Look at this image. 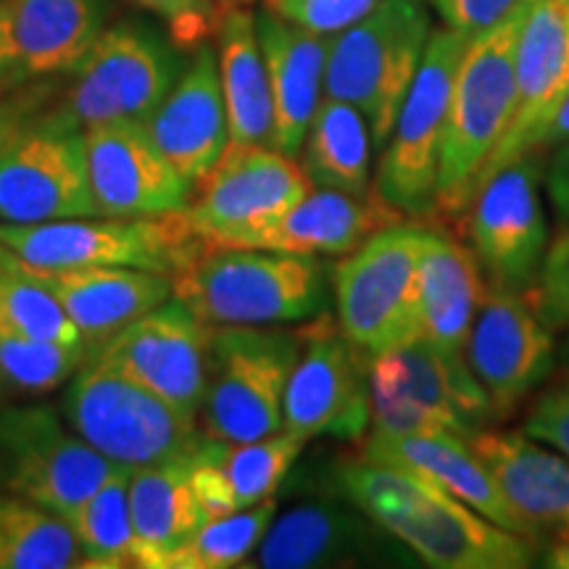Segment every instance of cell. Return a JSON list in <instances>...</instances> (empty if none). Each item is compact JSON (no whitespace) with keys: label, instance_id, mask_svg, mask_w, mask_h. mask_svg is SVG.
Returning a JSON list of instances; mask_svg holds the SVG:
<instances>
[{"label":"cell","instance_id":"1","mask_svg":"<svg viewBox=\"0 0 569 569\" xmlns=\"http://www.w3.org/2000/svg\"><path fill=\"white\" fill-rule=\"evenodd\" d=\"M340 493L427 567L525 569L536 540L490 522L407 469L353 461L338 469Z\"/></svg>","mask_w":569,"mask_h":569},{"label":"cell","instance_id":"2","mask_svg":"<svg viewBox=\"0 0 569 569\" xmlns=\"http://www.w3.org/2000/svg\"><path fill=\"white\" fill-rule=\"evenodd\" d=\"M172 284L174 298L211 327L306 322L327 298L317 256L264 248H203Z\"/></svg>","mask_w":569,"mask_h":569},{"label":"cell","instance_id":"3","mask_svg":"<svg viewBox=\"0 0 569 569\" xmlns=\"http://www.w3.org/2000/svg\"><path fill=\"white\" fill-rule=\"evenodd\" d=\"M528 9L469 40L453 80L438 163L436 213L461 217L515 113L517 40Z\"/></svg>","mask_w":569,"mask_h":569},{"label":"cell","instance_id":"4","mask_svg":"<svg viewBox=\"0 0 569 569\" xmlns=\"http://www.w3.org/2000/svg\"><path fill=\"white\" fill-rule=\"evenodd\" d=\"M430 34L422 0H380L365 19L332 34L325 96L365 113L377 151L390 138Z\"/></svg>","mask_w":569,"mask_h":569},{"label":"cell","instance_id":"5","mask_svg":"<svg viewBox=\"0 0 569 569\" xmlns=\"http://www.w3.org/2000/svg\"><path fill=\"white\" fill-rule=\"evenodd\" d=\"M61 411L98 453L130 469L190 457L206 440L198 419L92 353L67 382Z\"/></svg>","mask_w":569,"mask_h":569},{"label":"cell","instance_id":"6","mask_svg":"<svg viewBox=\"0 0 569 569\" xmlns=\"http://www.w3.org/2000/svg\"><path fill=\"white\" fill-rule=\"evenodd\" d=\"M0 240L34 269L127 267L169 277L209 248L184 211L161 217L96 213L27 227L0 224Z\"/></svg>","mask_w":569,"mask_h":569},{"label":"cell","instance_id":"7","mask_svg":"<svg viewBox=\"0 0 569 569\" xmlns=\"http://www.w3.org/2000/svg\"><path fill=\"white\" fill-rule=\"evenodd\" d=\"M303 330L213 327L198 427L206 438L248 443L282 430V403Z\"/></svg>","mask_w":569,"mask_h":569},{"label":"cell","instance_id":"8","mask_svg":"<svg viewBox=\"0 0 569 569\" xmlns=\"http://www.w3.org/2000/svg\"><path fill=\"white\" fill-rule=\"evenodd\" d=\"M467 34L438 30L427 40L415 82L398 109L377 163L375 193L411 222L436 219L440 146L457 69L469 46Z\"/></svg>","mask_w":569,"mask_h":569},{"label":"cell","instance_id":"9","mask_svg":"<svg viewBox=\"0 0 569 569\" xmlns=\"http://www.w3.org/2000/svg\"><path fill=\"white\" fill-rule=\"evenodd\" d=\"M427 227H382L346 253L332 272L338 327L367 356L419 338L417 269Z\"/></svg>","mask_w":569,"mask_h":569},{"label":"cell","instance_id":"10","mask_svg":"<svg viewBox=\"0 0 569 569\" xmlns=\"http://www.w3.org/2000/svg\"><path fill=\"white\" fill-rule=\"evenodd\" d=\"M122 465L106 459L48 403L0 409V490L67 517Z\"/></svg>","mask_w":569,"mask_h":569},{"label":"cell","instance_id":"11","mask_svg":"<svg viewBox=\"0 0 569 569\" xmlns=\"http://www.w3.org/2000/svg\"><path fill=\"white\" fill-rule=\"evenodd\" d=\"M180 48L151 27L119 21L74 69L67 109L56 119L71 127L146 122L182 74Z\"/></svg>","mask_w":569,"mask_h":569},{"label":"cell","instance_id":"12","mask_svg":"<svg viewBox=\"0 0 569 569\" xmlns=\"http://www.w3.org/2000/svg\"><path fill=\"white\" fill-rule=\"evenodd\" d=\"M540 156L522 153L480 184L467 209V238L490 288L530 293L549 248Z\"/></svg>","mask_w":569,"mask_h":569},{"label":"cell","instance_id":"13","mask_svg":"<svg viewBox=\"0 0 569 569\" xmlns=\"http://www.w3.org/2000/svg\"><path fill=\"white\" fill-rule=\"evenodd\" d=\"M301 163L272 146H227L196 184L184 217L209 248H238L311 193Z\"/></svg>","mask_w":569,"mask_h":569},{"label":"cell","instance_id":"14","mask_svg":"<svg viewBox=\"0 0 569 569\" xmlns=\"http://www.w3.org/2000/svg\"><path fill=\"white\" fill-rule=\"evenodd\" d=\"M96 213L80 127L48 117L0 148V224L27 227Z\"/></svg>","mask_w":569,"mask_h":569},{"label":"cell","instance_id":"15","mask_svg":"<svg viewBox=\"0 0 569 569\" xmlns=\"http://www.w3.org/2000/svg\"><path fill=\"white\" fill-rule=\"evenodd\" d=\"M301 330V353L284 388L282 430L306 443L319 436L359 440L372 422L369 356L327 317Z\"/></svg>","mask_w":569,"mask_h":569},{"label":"cell","instance_id":"16","mask_svg":"<svg viewBox=\"0 0 569 569\" xmlns=\"http://www.w3.org/2000/svg\"><path fill=\"white\" fill-rule=\"evenodd\" d=\"M211 336L213 327L172 296L122 327L92 356L130 375L184 417L198 419L209 380Z\"/></svg>","mask_w":569,"mask_h":569},{"label":"cell","instance_id":"17","mask_svg":"<svg viewBox=\"0 0 569 569\" xmlns=\"http://www.w3.org/2000/svg\"><path fill=\"white\" fill-rule=\"evenodd\" d=\"M553 330L525 293L490 288L480 303L465 356L486 388L496 417H509L553 369Z\"/></svg>","mask_w":569,"mask_h":569},{"label":"cell","instance_id":"18","mask_svg":"<svg viewBox=\"0 0 569 569\" xmlns=\"http://www.w3.org/2000/svg\"><path fill=\"white\" fill-rule=\"evenodd\" d=\"M92 203L101 217H161L184 211L196 184L177 172L142 122L84 127Z\"/></svg>","mask_w":569,"mask_h":569},{"label":"cell","instance_id":"19","mask_svg":"<svg viewBox=\"0 0 569 569\" xmlns=\"http://www.w3.org/2000/svg\"><path fill=\"white\" fill-rule=\"evenodd\" d=\"M380 525L365 511L343 501H315L288 509L272 519L253 559L246 567L261 569H315L380 565L382 557L403 559Z\"/></svg>","mask_w":569,"mask_h":569},{"label":"cell","instance_id":"20","mask_svg":"<svg viewBox=\"0 0 569 569\" xmlns=\"http://www.w3.org/2000/svg\"><path fill=\"white\" fill-rule=\"evenodd\" d=\"M146 130L184 180L198 184L230 146L217 51L203 42L167 92Z\"/></svg>","mask_w":569,"mask_h":569},{"label":"cell","instance_id":"21","mask_svg":"<svg viewBox=\"0 0 569 569\" xmlns=\"http://www.w3.org/2000/svg\"><path fill=\"white\" fill-rule=\"evenodd\" d=\"M365 459L375 465L407 469L417 478L459 498L469 509L488 517L517 536L538 540L540 532L511 507V501L498 488L490 469L465 443L461 436H377L372 432L365 446Z\"/></svg>","mask_w":569,"mask_h":569},{"label":"cell","instance_id":"22","mask_svg":"<svg viewBox=\"0 0 569 569\" xmlns=\"http://www.w3.org/2000/svg\"><path fill=\"white\" fill-rule=\"evenodd\" d=\"M27 267V264H24ZM80 330L92 351L117 336L122 327L140 319L174 296L169 274L127 267H82V269H34Z\"/></svg>","mask_w":569,"mask_h":569},{"label":"cell","instance_id":"23","mask_svg":"<svg viewBox=\"0 0 569 569\" xmlns=\"http://www.w3.org/2000/svg\"><path fill=\"white\" fill-rule=\"evenodd\" d=\"M411 222L382 201L380 196H353L343 190L311 188L293 209L240 240L238 248H264V251L306 253V256H346L359 248L369 234L382 227Z\"/></svg>","mask_w":569,"mask_h":569},{"label":"cell","instance_id":"24","mask_svg":"<svg viewBox=\"0 0 569 569\" xmlns=\"http://www.w3.org/2000/svg\"><path fill=\"white\" fill-rule=\"evenodd\" d=\"M256 34H259L261 56L267 63L269 88H272V148L290 159H298L306 130L322 101L327 53H330L332 38L303 30L267 9L256 13Z\"/></svg>","mask_w":569,"mask_h":569},{"label":"cell","instance_id":"25","mask_svg":"<svg viewBox=\"0 0 569 569\" xmlns=\"http://www.w3.org/2000/svg\"><path fill=\"white\" fill-rule=\"evenodd\" d=\"M303 446L306 440L284 430L248 443L206 438L190 457V482L203 517L232 515L277 496Z\"/></svg>","mask_w":569,"mask_h":569},{"label":"cell","instance_id":"26","mask_svg":"<svg viewBox=\"0 0 569 569\" xmlns=\"http://www.w3.org/2000/svg\"><path fill=\"white\" fill-rule=\"evenodd\" d=\"M569 59V0H532L517 40L515 113L480 184L498 167L522 153L525 140L549 117L559 80Z\"/></svg>","mask_w":569,"mask_h":569},{"label":"cell","instance_id":"27","mask_svg":"<svg viewBox=\"0 0 569 569\" xmlns=\"http://www.w3.org/2000/svg\"><path fill=\"white\" fill-rule=\"evenodd\" d=\"M469 446L490 469L511 507L538 532L569 536V459L522 432L478 430Z\"/></svg>","mask_w":569,"mask_h":569},{"label":"cell","instance_id":"28","mask_svg":"<svg viewBox=\"0 0 569 569\" xmlns=\"http://www.w3.org/2000/svg\"><path fill=\"white\" fill-rule=\"evenodd\" d=\"M419 338L443 353H465L488 282L472 248L448 232L427 230L417 269Z\"/></svg>","mask_w":569,"mask_h":569},{"label":"cell","instance_id":"29","mask_svg":"<svg viewBox=\"0 0 569 569\" xmlns=\"http://www.w3.org/2000/svg\"><path fill=\"white\" fill-rule=\"evenodd\" d=\"M217 61L232 146H272L274 103L267 63L256 34V13L246 6L222 11Z\"/></svg>","mask_w":569,"mask_h":569},{"label":"cell","instance_id":"30","mask_svg":"<svg viewBox=\"0 0 569 569\" xmlns=\"http://www.w3.org/2000/svg\"><path fill=\"white\" fill-rule=\"evenodd\" d=\"M27 77L69 74L103 32V0H6Z\"/></svg>","mask_w":569,"mask_h":569},{"label":"cell","instance_id":"31","mask_svg":"<svg viewBox=\"0 0 569 569\" xmlns=\"http://www.w3.org/2000/svg\"><path fill=\"white\" fill-rule=\"evenodd\" d=\"M190 457L130 469V509L140 569H167L172 551L206 519L190 482Z\"/></svg>","mask_w":569,"mask_h":569},{"label":"cell","instance_id":"32","mask_svg":"<svg viewBox=\"0 0 569 569\" xmlns=\"http://www.w3.org/2000/svg\"><path fill=\"white\" fill-rule=\"evenodd\" d=\"M372 132L356 106L322 98L306 130L298 163L315 188L372 193Z\"/></svg>","mask_w":569,"mask_h":569},{"label":"cell","instance_id":"33","mask_svg":"<svg viewBox=\"0 0 569 569\" xmlns=\"http://www.w3.org/2000/svg\"><path fill=\"white\" fill-rule=\"evenodd\" d=\"M63 519L74 532L84 569L140 567L130 509V467H119Z\"/></svg>","mask_w":569,"mask_h":569},{"label":"cell","instance_id":"34","mask_svg":"<svg viewBox=\"0 0 569 569\" xmlns=\"http://www.w3.org/2000/svg\"><path fill=\"white\" fill-rule=\"evenodd\" d=\"M82 553L69 522L0 490V569H74Z\"/></svg>","mask_w":569,"mask_h":569},{"label":"cell","instance_id":"35","mask_svg":"<svg viewBox=\"0 0 569 569\" xmlns=\"http://www.w3.org/2000/svg\"><path fill=\"white\" fill-rule=\"evenodd\" d=\"M277 515V498L232 515L203 519L201 528L172 551L167 569H232L246 567Z\"/></svg>","mask_w":569,"mask_h":569},{"label":"cell","instance_id":"36","mask_svg":"<svg viewBox=\"0 0 569 569\" xmlns=\"http://www.w3.org/2000/svg\"><path fill=\"white\" fill-rule=\"evenodd\" d=\"M0 332L53 343L84 340L59 298L24 267V261L13 269H0Z\"/></svg>","mask_w":569,"mask_h":569},{"label":"cell","instance_id":"37","mask_svg":"<svg viewBox=\"0 0 569 569\" xmlns=\"http://www.w3.org/2000/svg\"><path fill=\"white\" fill-rule=\"evenodd\" d=\"M92 348L84 343H53V340H32L3 336L0 332V377L11 388L40 396L67 386Z\"/></svg>","mask_w":569,"mask_h":569},{"label":"cell","instance_id":"38","mask_svg":"<svg viewBox=\"0 0 569 569\" xmlns=\"http://www.w3.org/2000/svg\"><path fill=\"white\" fill-rule=\"evenodd\" d=\"M525 296L549 330L569 327V227H561L557 240L546 248L538 280Z\"/></svg>","mask_w":569,"mask_h":569},{"label":"cell","instance_id":"39","mask_svg":"<svg viewBox=\"0 0 569 569\" xmlns=\"http://www.w3.org/2000/svg\"><path fill=\"white\" fill-rule=\"evenodd\" d=\"M140 9L159 17L169 30V40L180 51H196L217 34L222 6L217 0H132Z\"/></svg>","mask_w":569,"mask_h":569},{"label":"cell","instance_id":"40","mask_svg":"<svg viewBox=\"0 0 569 569\" xmlns=\"http://www.w3.org/2000/svg\"><path fill=\"white\" fill-rule=\"evenodd\" d=\"M377 3L380 0H264V9L303 30L332 38L365 19Z\"/></svg>","mask_w":569,"mask_h":569},{"label":"cell","instance_id":"41","mask_svg":"<svg viewBox=\"0 0 569 569\" xmlns=\"http://www.w3.org/2000/svg\"><path fill=\"white\" fill-rule=\"evenodd\" d=\"M427 3L440 13L448 30L478 38L515 13L530 9L532 0H427Z\"/></svg>","mask_w":569,"mask_h":569},{"label":"cell","instance_id":"42","mask_svg":"<svg viewBox=\"0 0 569 569\" xmlns=\"http://www.w3.org/2000/svg\"><path fill=\"white\" fill-rule=\"evenodd\" d=\"M525 432L557 448L561 457L569 459V386L549 388L532 403Z\"/></svg>","mask_w":569,"mask_h":569},{"label":"cell","instance_id":"43","mask_svg":"<svg viewBox=\"0 0 569 569\" xmlns=\"http://www.w3.org/2000/svg\"><path fill=\"white\" fill-rule=\"evenodd\" d=\"M543 177L561 227H569V138L551 151V161Z\"/></svg>","mask_w":569,"mask_h":569},{"label":"cell","instance_id":"44","mask_svg":"<svg viewBox=\"0 0 569 569\" xmlns=\"http://www.w3.org/2000/svg\"><path fill=\"white\" fill-rule=\"evenodd\" d=\"M567 138H569V92L565 101L551 111V117L546 119V122H540L536 130L528 134V140H525L522 146V153L543 156L553 151V148H557L559 142H565Z\"/></svg>","mask_w":569,"mask_h":569},{"label":"cell","instance_id":"45","mask_svg":"<svg viewBox=\"0 0 569 569\" xmlns=\"http://www.w3.org/2000/svg\"><path fill=\"white\" fill-rule=\"evenodd\" d=\"M24 67H21L17 42H13V32H11V19H9V9H6V0L0 3V96L9 92L13 88H19L21 82H27Z\"/></svg>","mask_w":569,"mask_h":569},{"label":"cell","instance_id":"46","mask_svg":"<svg viewBox=\"0 0 569 569\" xmlns=\"http://www.w3.org/2000/svg\"><path fill=\"white\" fill-rule=\"evenodd\" d=\"M30 109L19 101H0V148L9 142L13 134H19L27 124H32Z\"/></svg>","mask_w":569,"mask_h":569},{"label":"cell","instance_id":"47","mask_svg":"<svg viewBox=\"0 0 569 569\" xmlns=\"http://www.w3.org/2000/svg\"><path fill=\"white\" fill-rule=\"evenodd\" d=\"M546 567L551 569H569V536H559L553 543L546 549Z\"/></svg>","mask_w":569,"mask_h":569},{"label":"cell","instance_id":"48","mask_svg":"<svg viewBox=\"0 0 569 569\" xmlns=\"http://www.w3.org/2000/svg\"><path fill=\"white\" fill-rule=\"evenodd\" d=\"M19 256L11 251L9 246L3 243V240H0V269H13V267H19Z\"/></svg>","mask_w":569,"mask_h":569},{"label":"cell","instance_id":"49","mask_svg":"<svg viewBox=\"0 0 569 569\" xmlns=\"http://www.w3.org/2000/svg\"><path fill=\"white\" fill-rule=\"evenodd\" d=\"M219 6H222V9H230V6H248V3H253V0H217Z\"/></svg>","mask_w":569,"mask_h":569},{"label":"cell","instance_id":"50","mask_svg":"<svg viewBox=\"0 0 569 569\" xmlns=\"http://www.w3.org/2000/svg\"><path fill=\"white\" fill-rule=\"evenodd\" d=\"M561 361H565V367H567V372H569V336H567L565 343H561Z\"/></svg>","mask_w":569,"mask_h":569},{"label":"cell","instance_id":"51","mask_svg":"<svg viewBox=\"0 0 569 569\" xmlns=\"http://www.w3.org/2000/svg\"><path fill=\"white\" fill-rule=\"evenodd\" d=\"M0 3H3V0H0Z\"/></svg>","mask_w":569,"mask_h":569}]
</instances>
